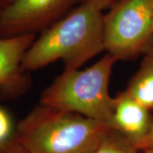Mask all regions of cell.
<instances>
[{"mask_svg": "<svg viewBox=\"0 0 153 153\" xmlns=\"http://www.w3.org/2000/svg\"><path fill=\"white\" fill-rule=\"evenodd\" d=\"M104 10L96 0H82L36 38L24 56L22 71H36L57 60L63 61L65 70H75L104 51Z\"/></svg>", "mask_w": 153, "mask_h": 153, "instance_id": "cell-1", "label": "cell"}, {"mask_svg": "<svg viewBox=\"0 0 153 153\" xmlns=\"http://www.w3.org/2000/svg\"><path fill=\"white\" fill-rule=\"evenodd\" d=\"M110 129L102 122L39 104L11 137L28 153H94Z\"/></svg>", "mask_w": 153, "mask_h": 153, "instance_id": "cell-2", "label": "cell"}, {"mask_svg": "<svg viewBox=\"0 0 153 153\" xmlns=\"http://www.w3.org/2000/svg\"><path fill=\"white\" fill-rule=\"evenodd\" d=\"M116 61L107 53L87 69L65 70L43 92L40 104L77 113L110 127L114 98L109 94V82Z\"/></svg>", "mask_w": 153, "mask_h": 153, "instance_id": "cell-3", "label": "cell"}, {"mask_svg": "<svg viewBox=\"0 0 153 153\" xmlns=\"http://www.w3.org/2000/svg\"><path fill=\"white\" fill-rule=\"evenodd\" d=\"M105 50L117 60L146 53L153 43V0H117L103 20Z\"/></svg>", "mask_w": 153, "mask_h": 153, "instance_id": "cell-4", "label": "cell"}, {"mask_svg": "<svg viewBox=\"0 0 153 153\" xmlns=\"http://www.w3.org/2000/svg\"><path fill=\"white\" fill-rule=\"evenodd\" d=\"M79 1L12 0L0 11V38L43 32Z\"/></svg>", "mask_w": 153, "mask_h": 153, "instance_id": "cell-5", "label": "cell"}, {"mask_svg": "<svg viewBox=\"0 0 153 153\" xmlns=\"http://www.w3.org/2000/svg\"><path fill=\"white\" fill-rule=\"evenodd\" d=\"M36 40L35 34L0 38V97L15 99L25 93L31 80L22 71V60Z\"/></svg>", "mask_w": 153, "mask_h": 153, "instance_id": "cell-6", "label": "cell"}, {"mask_svg": "<svg viewBox=\"0 0 153 153\" xmlns=\"http://www.w3.org/2000/svg\"><path fill=\"white\" fill-rule=\"evenodd\" d=\"M152 123L150 110L126 91L115 97L110 127L127 138L134 147L147 134Z\"/></svg>", "mask_w": 153, "mask_h": 153, "instance_id": "cell-7", "label": "cell"}, {"mask_svg": "<svg viewBox=\"0 0 153 153\" xmlns=\"http://www.w3.org/2000/svg\"><path fill=\"white\" fill-rule=\"evenodd\" d=\"M145 54L139 70L125 91L151 111L153 110V46Z\"/></svg>", "mask_w": 153, "mask_h": 153, "instance_id": "cell-8", "label": "cell"}, {"mask_svg": "<svg viewBox=\"0 0 153 153\" xmlns=\"http://www.w3.org/2000/svg\"><path fill=\"white\" fill-rule=\"evenodd\" d=\"M94 153H139V151L120 133L110 129Z\"/></svg>", "mask_w": 153, "mask_h": 153, "instance_id": "cell-9", "label": "cell"}, {"mask_svg": "<svg viewBox=\"0 0 153 153\" xmlns=\"http://www.w3.org/2000/svg\"><path fill=\"white\" fill-rule=\"evenodd\" d=\"M11 121L9 114L0 108V143L10 138Z\"/></svg>", "mask_w": 153, "mask_h": 153, "instance_id": "cell-10", "label": "cell"}, {"mask_svg": "<svg viewBox=\"0 0 153 153\" xmlns=\"http://www.w3.org/2000/svg\"><path fill=\"white\" fill-rule=\"evenodd\" d=\"M0 153H28L15 139L10 137L4 142L0 143Z\"/></svg>", "mask_w": 153, "mask_h": 153, "instance_id": "cell-11", "label": "cell"}, {"mask_svg": "<svg viewBox=\"0 0 153 153\" xmlns=\"http://www.w3.org/2000/svg\"><path fill=\"white\" fill-rule=\"evenodd\" d=\"M135 148L139 152L153 149V123L149 132L147 133V134L144 137V139L140 142L137 144L135 146Z\"/></svg>", "mask_w": 153, "mask_h": 153, "instance_id": "cell-12", "label": "cell"}, {"mask_svg": "<svg viewBox=\"0 0 153 153\" xmlns=\"http://www.w3.org/2000/svg\"><path fill=\"white\" fill-rule=\"evenodd\" d=\"M96 1L99 2L104 9H105V8L109 7L110 5H111L112 4H114L117 0H96Z\"/></svg>", "mask_w": 153, "mask_h": 153, "instance_id": "cell-13", "label": "cell"}, {"mask_svg": "<svg viewBox=\"0 0 153 153\" xmlns=\"http://www.w3.org/2000/svg\"><path fill=\"white\" fill-rule=\"evenodd\" d=\"M12 0H0V11L4 10Z\"/></svg>", "mask_w": 153, "mask_h": 153, "instance_id": "cell-14", "label": "cell"}, {"mask_svg": "<svg viewBox=\"0 0 153 153\" xmlns=\"http://www.w3.org/2000/svg\"><path fill=\"white\" fill-rule=\"evenodd\" d=\"M139 153H153V149L146 150V151H142V152H139Z\"/></svg>", "mask_w": 153, "mask_h": 153, "instance_id": "cell-15", "label": "cell"}]
</instances>
